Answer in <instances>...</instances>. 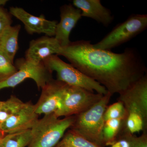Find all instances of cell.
Here are the masks:
<instances>
[{"instance_id": "cell-1", "label": "cell", "mask_w": 147, "mask_h": 147, "mask_svg": "<svg viewBox=\"0 0 147 147\" xmlns=\"http://www.w3.org/2000/svg\"><path fill=\"white\" fill-rule=\"evenodd\" d=\"M58 55L64 57L112 95L121 94L146 74L142 58L132 48L116 53L95 48L90 41L78 40L62 47Z\"/></svg>"}, {"instance_id": "cell-2", "label": "cell", "mask_w": 147, "mask_h": 147, "mask_svg": "<svg viewBox=\"0 0 147 147\" xmlns=\"http://www.w3.org/2000/svg\"><path fill=\"white\" fill-rule=\"evenodd\" d=\"M112 96L108 92L89 109L75 115L74 122L69 129L87 140L104 147L102 140L104 114Z\"/></svg>"}, {"instance_id": "cell-3", "label": "cell", "mask_w": 147, "mask_h": 147, "mask_svg": "<svg viewBox=\"0 0 147 147\" xmlns=\"http://www.w3.org/2000/svg\"><path fill=\"white\" fill-rule=\"evenodd\" d=\"M75 116L57 117L54 114L44 115L31 129V141L28 147H54L72 126Z\"/></svg>"}, {"instance_id": "cell-4", "label": "cell", "mask_w": 147, "mask_h": 147, "mask_svg": "<svg viewBox=\"0 0 147 147\" xmlns=\"http://www.w3.org/2000/svg\"><path fill=\"white\" fill-rule=\"evenodd\" d=\"M42 63L50 71L57 72V80L69 86L79 87L92 92L95 91L103 95L108 93L105 87L71 64L65 62L58 55H51Z\"/></svg>"}, {"instance_id": "cell-5", "label": "cell", "mask_w": 147, "mask_h": 147, "mask_svg": "<svg viewBox=\"0 0 147 147\" xmlns=\"http://www.w3.org/2000/svg\"><path fill=\"white\" fill-rule=\"evenodd\" d=\"M147 27L146 14H133L117 25L99 42L93 44L101 50H110L126 42L144 30Z\"/></svg>"}, {"instance_id": "cell-6", "label": "cell", "mask_w": 147, "mask_h": 147, "mask_svg": "<svg viewBox=\"0 0 147 147\" xmlns=\"http://www.w3.org/2000/svg\"><path fill=\"white\" fill-rule=\"evenodd\" d=\"M103 96L79 87L67 85L64 97L54 114L58 118L79 115L92 107Z\"/></svg>"}, {"instance_id": "cell-7", "label": "cell", "mask_w": 147, "mask_h": 147, "mask_svg": "<svg viewBox=\"0 0 147 147\" xmlns=\"http://www.w3.org/2000/svg\"><path fill=\"white\" fill-rule=\"evenodd\" d=\"M16 67L17 69L16 73L5 81L0 82V90L14 88L27 79L34 80L38 88L42 89L53 79V72L45 66L42 62L34 64L25 59H19L16 61Z\"/></svg>"}, {"instance_id": "cell-8", "label": "cell", "mask_w": 147, "mask_h": 147, "mask_svg": "<svg viewBox=\"0 0 147 147\" xmlns=\"http://www.w3.org/2000/svg\"><path fill=\"white\" fill-rule=\"evenodd\" d=\"M67 85L53 79L42 88L41 95L36 104L35 111L38 115L55 114L58 110L65 94Z\"/></svg>"}, {"instance_id": "cell-9", "label": "cell", "mask_w": 147, "mask_h": 147, "mask_svg": "<svg viewBox=\"0 0 147 147\" xmlns=\"http://www.w3.org/2000/svg\"><path fill=\"white\" fill-rule=\"evenodd\" d=\"M39 115L30 102L23 105L0 126V131L9 134L31 129L37 122Z\"/></svg>"}, {"instance_id": "cell-10", "label": "cell", "mask_w": 147, "mask_h": 147, "mask_svg": "<svg viewBox=\"0 0 147 147\" xmlns=\"http://www.w3.org/2000/svg\"><path fill=\"white\" fill-rule=\"evenodd\" d=\"M9 13L24 24L29 34L43 33L47 36H55L57 21L47 20L43 16H34L21 7H10Z\"/></svg>"}, {"instance_id": "cell-11", "label": "cell", "mask_w": 147, "mask_h": 147, "mask_svg": "<svg viewBox=\"0 0 147 147\" xmlns=\"http://www.w3.org/2000/svg\"><path fill=\"white\" fill-rule=\"evenodd\" d=\"M61 47L55 37L42 36L30 42L25 59L31 63L38 64L51 55H59Z\"/></svg>"}, {"instance_id": "cell-12", "label": "cell", "mask_w": 147, "mask_h": 147, "mask_svg": "<svg viewBox=\"0 0 147 147\" xmlns=\"http://www.w3.org/2000/svg\"><path fill=\"white\" fill-rule=\"evenodd\" d=\"M60 11L61 20L56 26L55 37L61 47H64L71 42L69 40L70 33L82 18V12L71 4L62 6Z\"/></svg>"}, {"instance_id": "cell-13", "label": "cell", "mask_w": 147, "mask_h": 147, "mask_svg": "<svg viewBox=\"0 0 147 147\" xmlns=\"http://www.w3.org/2000/svg\"><path fill=\"white\" fill-rule=\"evenodd\" d=\"M73 5L82 12V16L91 18L105 27L113 21L110 9L103 6L100 0H74Z\"/></svg>"}, {"instance_id": "cell-14", "label": "cell", "mask_w": 147, "mask_h": 147, "mask_svg": "<svg viewBox=\"0 0 147 147\" xmlns=\"http://www.w3.org/2000/svg\"><path fill=\"white\" fill-rule=\"evenodd\" d=\"M118 100L123 102L127 111L123 129L132 134L147 130V116L139 106L127 99L118 98Z\"/></svg>"}, {"instance_id": "cell-15", "label": "cell", "mask_w": 147, "mask_h": 147, "mask_svg": "<svg viewBox=\"0 0 147 147\" xmlns=\"http://www.w3.org/2000/svg\"><path fill=\"white\" fill-rule=\"evenodd\" d=\"M119 95V98L127 99L134 102L147 116V74Z\"/></svg>"}, {"instance_id": "cell-16", "label": "cell", "mask_w": 147, "mask_h": 147, "mask_svg": "<svg viewBox=\"0 0 147 147\" xmlns=\"http://www.w3.org/2000/svg\"><path fill=\"white\" fill-rule=\"evenodd\" d=\"M21 28L20 25L9 26L0 38V49L13 63L18 50V37Z\"/></svg>"}, {"instance_id": "cell-17", "label": "cell", "mask_w": 147, "mask_h": 147, "mask_svg": "<svg viewBox=\"0 0 147 147\" xmlns=\"http://www.w3.org/2000/svg\"><path fill=\"white\" fill-rule=\"evenodd\" d=\"M31 129L7 134L0 140V147H26L31 141Z\"/></svg>"}, {"instance_id": "cell-18", "label": "cell", "mask_w": 147, "mask_h": 147, "mask_svg": "<svg viewBox=\"0 0 147 147\" xmlns=\"http://www.w3.org/2000/svg\"><path fill=\"white\" fill-rule=\"evenodd\" d=\"M124 120H108L104 123L102 130V140L104 147L111 146L120 133Z\"/></svg>"}, {"instance_id": "cell-19", "label": "cell", "mask_w": 147, "mask_h": 147, "mask_svg": "<svg viewBox=\"0 0 147 147\" xmlns=\"http://www.w3.org/2000/svg\"><path fill=\"white\" fill-rule=\"evenodd\" d=\"M24 102L15 96L2 101L0 108V126L19 109Z\"/></svg>"}, {"instance_id": "cell-20", "label": "cell", "mask_w": 147, "mask_h": 147, "mask_svg": "<svg viewBox=\"0 0 147 147\" xmlns=\"http://www.w3.org/2000/svg\"><path fill=\"white\" fill-rule=\"evenodd\" d=\"M60 142L75 147H102L87 140L71 129L66 131Z\"/></svg>"}, {"instance_id": "cell-21", "label": "cell", "mask_w": 147, "mask_h": 147, "mask_svg": "<svg viewBox=\"0 0 147 147\" xmlns=\"http://www.w3.org/2000/svg\"><path fill=\"white\" fill-rule=\"evenodd\" d=\"M127 111L123 102L118 100L107 106L104 114L105 121L110 119H121L124 120L126 117Z\"/></svg>"}, {"instance_id": "cell-22", "label": "cell", "mask_w": 147, "mask_h": 147, "mask_svg": "<svg viewBox=\"0 0 147 147\" xmlns=\"http://www.w3.org/2000/svg\"><path fill=\"white\" fill-rule=\"evenodd\" d=\"M17 71L13 63L0 49V82L8 79Z\"/></svg>"}, {"instance_id": "cell-23", "label": "cell", "mask_w": 147, "mask_h": 147, "mask_svg": "<svg viewBox=\"0 0 147 147\" xmlns=\"http://www.w3.org/2000/svg\"><path fill=\"white\" fill-rule=\"evenodd\" d=\"M134 135L122 129L117 139L111 145V147H131V140Z\"/></svg>"}, {"instance_id": "cell-24", "label": "cell", "mask_w": 147, "mask_h": 147, "mask_svg": "<svg viewBox=\"0 0 147 147\" xmlns=\"http://www.w3.org/2000/svg\"><path fill=\"white\" fill-rule=\"evenodd\" d=\"M10 15L3 7H0V38L5 30L11 26L12 20Z\"/></svg>"}, {"instance_id": "cell-25", "label": "cell", "mask_w": 147, "mask_h": 147, "mask_svg": "<svg viewBox=\"0 0 147 147\" xmlns=\"http://www.w3.org/2000/svg\"><path fill=\"white\" fill-rule=\"evenodd\" d=\"M130 147H147V130L143 131L139 137L133 135Z\"/></svg>"}, {"instance_id": "cell-26", "label": "cell", "mask_w": 147, "mask_h": 147, "mask_svg": "<svg viewBox=\"0 0 147 147\" xmlns=\"http://www.w3.org/2000/svg\"><path fill=\"white\" fill-rule=\"evenodd\" d=\"M55 147H75L73 146L66 143H61L59 142Z\"/></svg>"}, {"instance_id": "cell-27", "label": "cell", "mask_w": 147, "mask_h": 147, "mask_svg": "<svg viewBox=\"0 0 147 147\" xmlns=\"http://www.w3.org/2000/svg\"><path fill=\"white\" fill-rule=\"evenodd\" d=\"M7 1H8L7 0H0V7H1L2 6L5 5Z\"/></svg>"}, {"instance_id": "cell-28", "label": "cell", "mask_w": 147, "mask_h": 147, "mask_svg": "<svg viewBox=\"0 0 147 147\" xmlns=\"http://www.w3.org/2000/svg\"><path fill=\"white\" fill-rule=\"evenodd\" d=\"M2 102V101L0 100V108H1V105Z\"/></svg>"}, {"instance_id": "cell-29", "label": "cell", "mask_w": 147, "mask_h": 147, "mask_svg": "<svg viewBox=\"0 0 147 147\" xmlns=\"http://www.w3.org/2000/svg\"><path fill=\"white\" fill-rule=\"evenodd\" d=\"M2 137L1 136V132L0 131V140H1V138Z\"/></svg>"}]
</instances>
